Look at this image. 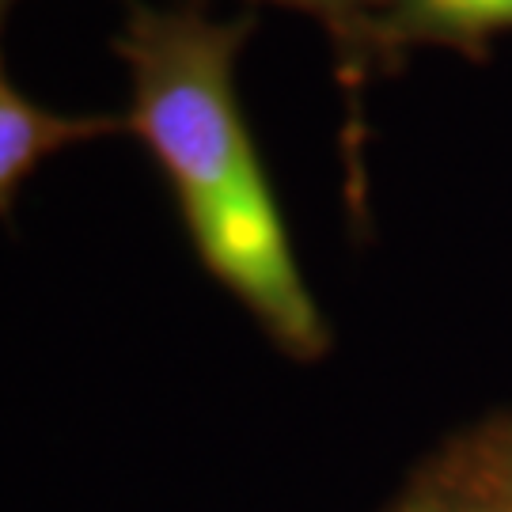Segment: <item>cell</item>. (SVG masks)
<instances>
[{
	"label": "cell",
	"mask_w": 512,
	"mask_h": 512,
	"mask_svg": "<svg viewBox=\"0 0 512 512\" xmlns=\"http://www.w3.org/2000/svg\"><path fill=\"white\" fill-rule=\"evenodd\" d=\"M403 512H482L478 509V501L467 494V486L456 478V471L448 467V482L437 486V490H425L418 494Z\"/></svg>",
	"instance_id": "6"
},
{
	"label": "cell",
	"mask_w": 512,
	"mask_h": 512,
	"mask_svg": "<svg viewBox=\"0 0 512 512\" xmlns=\"http://www.w3.org/2000/svg\"><path fill=\"white\" fill-rule=\"evenodd\" d=\"M501 31H512V0H376L368 23V65L399 57L410 46L482 54Z\"/></svg>",
	"instance_id": "2"
},
{
	"label": "cell",
	"mask_w": 512,
	"mask_h": 512,
	"mask_svg": "<svg viewBox=\"0 0 512 512\" xmlns=\"http://www.w3.org/2000/svg\"><path fill=\"white\" fill-rule=\"evenodd\" d=\"M8 4H12V0H0V16H4V8H8Z\"/></svg>",
	"instance_id": "7"
},
{
	"label": "cell",
	"mask_w": 512,
	"mask_h": 512,
	"mask_svg": "<svg viewBox=\"0 0 512 512\" xmlns=\"http://www.w3.org/2000/svg\"><path fill=\"white\" fill-rule=\"evenodd\" d=\"M448 467L482 512H512V425L478 433Z\"/></svg>",
	"instance_id": "4"
},
{
	"label": "cell",
	"mask_w": 512,
	"mask_h": 512,
	"mask_svg": "<svg viewBox=\"0 0 512 512\" xmlns=\"http://www.w3.org/2000/svg\"><path fill=\"white\" fill-rule=\"evenodd\" d=\"M4 19V16H0ZM126 129V118L114 114H61L38 107L35 99L19 92L4 73L0 57V217L12 213L19 186L42 160L95 137H107Z\"/></svg>",
	"instance_id": "3"
},
{
	"label": "cell",
	"mask_w": 512,
	"mask_h": 512,
	"mask_svg": "<svg viewBox=\"0 0 512 512\" xmlns=\"http://www.w3.org/2000/svg\"><path fill=\"white\" fill-rule=\"evenodd\" d=\"M251 16L213 19L198 4L126 0L114 50L129 69L126 129L160 160L202 266L285 353L311 361L330 327L293 255L270 175L236 92Z\"/></svg>",
	"instance_id": "1"
},
{
	"label": "cell",
	"mask_w": 512,
	"mask_h": 512,
	"mask_svg": "<svg viewBox=\"0 0 512 512\" xmlns=\"http://www.w3.org/2000/svg\"><path fill=\"white\" fill-rule=\"evenodd\" d=\"M274 4H285V8H296L304 16L319 19L334 42L346 88H361L368 69V23H372L376 0H274Z\"/></svg>",
	"instance_id": "5"
}]
</instances>
